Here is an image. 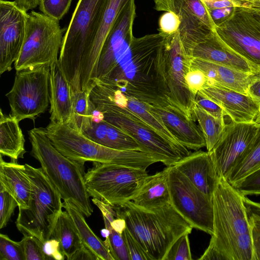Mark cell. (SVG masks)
<instances>
[{"instance_id": "obj_21", "label": "cell", "mask_w": 260, "mask_h": 260, "mask_svg": "<svg viewBox=\"0 0 260 260\" xmlns=\"http://www.w3.org/2000/svg\"><path fill=\"white\" fill-rule=\"evenodd\" d=\"M174 166L201 191L212 198L220 177L208 151L191 152Z\"/></svg>"}, {"instance_id": "obj_25", "label": "cell", "mask_w": 260, "mask_h": 260, "mask_svg": "<svg viewBox=\"0 0 260 260\" xmlns=\"http://www.w3.org/2000/svg\"><path fill=\"white\" fill-rule=\"evenodd\" d=\"M191 67L204 73L207 79L206 85L220 86L247 94L249 84L254 74L198 58H191Z\"/></svg>"}, {"instance_id": "obj_48", "label": "cell", "mask_w": 260, "mask_h": 260, "mask_svg": "<svg viewBox=\"0 0 260 260\" xmlns=\"http://www.w3.org/2000/svg\"><path fill=\"white\" fill-rule=\"evenodd\" d=\"M43 250L48 259L63 260L65 255L61 251L59 242L50 238L43 243Z\"/></svg>"}, {"instance_id": "obj_27", "label": "cell", "mask_w": 260, "mask_h": 260, "mask_svg": "<svg viewBox=\"0 0 260 260\" xmlns=\"http://www.w3.org/2000/svg\"><path fill=\"white\" fill-rule=\"evenodd\" d=\"M169 167L149 175L132 202L139 208L153 211L171 204L168 183Z\"/></svg>"}, {"instance_id": "obj_40", "label": "cell", "mask_w": 260, "mask_h": 260, "mask_svg": "<svg viewBox=\"0 0 260 260\" xmlns=\"http://www.w3.org/2000/svg\"><path fill=\"white\" fill-rule=\"evenodd\" d=\"M17 206L14 198L0 186V229L7 226Z\"/></svg>"}, {"instance_id": "obj_55", "label": "cell", "mask_w": 260, "mask_h": 260, "mask_svg": "<svg viewBox=\"0 0 260 260\" xmlns=\"http://www.w3.org/2000/svg\"><path fill=\"white\" fill-rule=\"evenodd\" d=\"M254 122L256 124H260V112H259V113L257 115V116H256V117L255 118Z\"/></svg>"}, {"instance_id": "obj_31", "label": "cell", "mask_w": 260, "mask_h": 260, "mask_svg": "<svg viewBox=\"0 0 260 260\" xmlns=\"http://www.w3.org/2000/svg\"><path fill=\"white\" fill-rule=\"evenodd\" d=\"M51 238L59 242L60 250L68 260H71L83 245L79 233L66 210L62 211L58 217Z\"/></svg>"}, {"instance_id": "obj_54", "label": "cell", "mask_w": 260, "mask_h": 260, "mask_svg": "<svg viewBox=\"0 0 260 260\" xmlns=\"http://www.w3.org/2000/svg\"><path fill=\"white\" fill-rule=\"evenodd\" d=\"M101 233L103 237L106 238L109 235V231L107 228H105L101 231Z\"/></svg>"}, {"instance_id": "obj_34", "label": "cell", "mask_w": 260, "mask_h": 260, "mask_svg": "<svg viewBox=\"0 0 260 260\" xmlns=\"http://www.w3.org/2000/svg\"><path fill=\"white\" fill-rule=\"evenodd\" d=\"M90 91H73V113L70 122L83 132L90 127L94 121L93 105L90 98Z\"/></svg>"}, {"instance_id": "obj_35", "label": "cell", "mask_w": 260, "mask_h": 260, "mask_svg": "<svg viewBox=\"0 0 260 260\" xmlns=\"http://www.w3.org/2000/svg\"><path fill=\"white\" fill-rule=\"evenodd\" d=\"M105 228L109 231V235L104 241L114 260H131L129 252L122 234L115 231L111 223L103 217Z\"/></svg>"}, {"instance_id": "obj_32", "label": "cell", "mask_w": 260, "mask_h": 260, "mask_svg": "<svg viewBox=\"0 0 260 260\" xmlns=\"http://www.w3.org/2000/svg\"><path fill=\"white\" fill-rule=\"evenodd\" d=\"M260 168V124L250 146L229 173L226 179L232 185Z\"/></svg>"}, {"instance_id": "obj_17", "label": "cell", "mask_w": 260, "mask_h": 260, "mask_svg": "<svg viewBox=\"0 0 260 260\" xmlns=\"http://www.w3.org/2000/svg\"><path fill=\"white\" fill-rule=\"evenodd\" d=\"M131 1H108L81 59V90H90L96 85L99 60L105 42L118 16Z\"/></svg>"}, {"instance_id": "obj_15", "label": "cell", "mask_w": 260, "mask_h": 260, "mask_svg": "<svg viewBox=\"0 0 260 260\" xmlns=\"http://www.w3.org/2000/svg\"><path fill=\"white\" fill-rule=\"evenodd\" d=\"M157 11L172 12L179 17L183 47L189 56L193 47L215 30L209 12L201 0H153Z\"/></svg>"}, {"instance_id": "obj_10", "label": "cell", "mask_w": 260, "mask_h": 260, "mask_svg": "<svg viewBox=\"0 0 260 260\" xmlns=\"http://www.w3.org/2000/svg\"><path fill=\"white\" fill-rule=\"evenodd\" d=\"M62 34L59 21L35 11L27 13L24 41L14 63L16 71L50 66L57 61Z\"/></svg>"}, {"instance_id": "obj_7", "label": "cell", "mask_w": 260, "mask_h": 260, "mask_svg": "<svg viewBox=\"0 0 260 260\" xmlns=\"http://www.w3.org/2000/svg\"><path fill=\"white\" fill-rule=\"evenodd\" d=\"M24 165L32 192L29 207L18 209L16 225L23 236H35L44 243L50 238L57 219L62 211V198L41 168L27 164Z\"/></svg>"}, {"instance_id": "obj_29", "label": "cell", "mask_w": 260, "mask_h": 260, "mask_svg": "<svg viewBox=\"0 0 260 260\" xmlns=\"http://www.w3.org/2000/svg\"><path fill=\"white\" fill-rule=\"evenodd\" d=\"M19 122L15 117L5 115L1 110L0 154L10 157L11 160L23 158L26 153L25 139Z\"/></svg>"}, {"instance_id": "obj_26", "label": "cell", "mask_w": 260, "mask_h": 260, "mask_svg": "<svg viewBox=\"0 0 260 260\" xmlns=\"http://www.w3.org/2000/svg\"><path fill=\"white\" fill-rule=\"evenodd\" d=\"M0 158V186L10 193L18 203V209L29 207L32 189L25 172L24 165L15 160L5 161Z\"/></svg>"}, {"instance_id": "obj_33", "label": "cell", "mask_w": 260, "mask_h": 260, "mask_svg": "<svg viewBox=\"0 0 260 260\" xmlns=\"http://www.w3.org/2000/svg\"><path fill=\"white\" fill-rule=\"evenodd\" d=\"M191 116L197 120L206 142L207 151H211L220 139L226 124L210 115L196 103L192 109Z\"/></svg>"}, {"instance_id": "obj_18", "label": "cell", "mask_w": 260, "mask_h": 260, "mask_svg": "<svg viewBox=\"0 0 260 260\" xmlns=\"http://www.w3.org/2000/svg\"><path fill=\"white\" fill-rule=\"evenodd\" d=\"M257 129L253 123H235L226 124L222 135L209 152L219 177L226 179L234 165L251 143Z\"/></svg>"}, {"instance_id": "obj_36", "label": "cell", "mask_w": 260, "mask_h": 260, "mask_svg": "<svg viewBox=\"0 0 260 260\" xmlns=\"http://www.w3.org/2000/svg\"><path fill=\"white\" fill-rule=\"evenodd\" d=\"M0 260H25L21 241H13L7 235L1 234Z\"/></svg>"}, {"instance_id": "obj_45", "label": "cell", "mask_w": 260, "mask_h": 260, "mask_svg": "<svg viewBox=\"0 0 260 260\" xmlns=\"http://www.w3.org/2000/svg\"><path fill=\"white\" fill-rule=\"evenodd\" d=\"M180 25V21L176 14L172 12H165L159 17L158 30L164 35H170L177 31Z\"/></svg>"}, {"instance_id": "obj_52", "label": "cell", "mask_w": 260, "mask_h": 260, "mask_svg": "<svg viewBox=\"0 0 260 260\" xmlns=\"http://www.w3.org/2000/svg\"><path fill=\"white\" fill-rule=\"evenodd\" d=\"M110 222L112 228L115 231L121 234H122L123 231L126 228V222L121 217L117 216L112 221Z\"/></svg>"}, {"instance_id": "obj_30", "label": "cell", "mask_w": 260, "mask_h": 260, "mask_svg": "<svg viewBox=\"0 0 260 260\" xmlns=\"http://www.w3.org/2000/svg\"><path fill=\"white\" fill-rule=\"evenodd\" d=\"M65 209L75 226L82 244L89 249L98 260H114L104 241H102L92 231L87 223L84 214L73 203L64 200Z\"/></svg>"}, {"instance_id": "obj_42", "label": "cell", "mask_w": 260, "mask_h": 260, "mask_svg": "<svg viewBox=\"0 0 260 260\" xmlns=\"http://www.w3.org/2000/svg\"><path fill=\"white\" fill-rule=\"evenodd\" d=\"M247 212L250 228L252 260H260V216Z\"/></svg>"}, {"instance_id": "obj_46", "label": "cell", "mask_w": 260, "mask_h": 260, "mask_svg": "<svg viewBox=\"0 0 260 260\" xmlns=\"http://www.w3.org/2000/svg\"><path fill=\"white\" fill-rule=\"evenodd\" d=\"M185 81L189 90L196 96L206 85L207 79L202 71L191 67L185 76Z\"/></svg>"}, {"instance_id": "obj_37", "label": "cell", "mask_w": 260, "mask_h": 260, "mask_svg": "<svg viewBox=\"0 0 260 260\" xmlns=\"http://www.w3.org/2000/svg\"><path fill=\"white\" fill-rule=\"evenodd\" d=\"M72 0H39V9L46 16L59 21L68 13Z\"/></svg>"}, {"instance_id": "obj_13", "label": "cell", "mask_w": 260, "mask_h": 260, "mask_svg": "<svg viewBox=\"0 0 260 260\" xmlns=\"http://www.w3.org/2000/svg\"><path fill=\"white\" fill-rule=\"evenodd\" d=\"M171 204L192 226L211 236L213 233L212 198L198 189L174 166L169 167Z\"/></svg>"}, {"instance_id": "obj_3", "label": "cell", "mask_w": 260, "mask_h": 260, "mask_svg": "<svg viewBox=\"0 0 260 260\" xmlns=\"http://www.w3.org/2000/svg\"><path fill=\"white\" fill-rule=\"evenodd\" d=\"M113 207L151 260H163L174 241L193 229L171 204L153 211L141 209L132 201Z\"/></svg>"}, {"instance_id": "obj_22", "label": "cell", "mask_w": 260, "mask_h": 260, "mask_svg": "<svg viewBox=\"0 0 260 260\" xmlns=\"http://www.w3.org/2000/svg\"><path fill=\"white\" fill-rule=\"evenodd\" d=\"M189 56L192 58L203 59L249 74L259 72L249 61L226 46L215 30H211L197 44Z\"/></svg>"}, {"instance_id": "obj_28", "label": "cell", "mask_w": 260, "mask_h": 260, "mask_svg": "<svg viewBox=\"0 0 260 260\" xmlns=\"http://www.w3.org/2000/svg\"><path fill=\"white\" fill-rule=\"evenodd\" d=\"M95 142L106 147L121 150L142 151L131 137L102 119L93 121L91 126L82 132Z\"/></svg>"}, {"instance_id": "obj_1", "label": "cell", "mask_w": 260, "mask_h": 260, "mask_svg": "<svg viewBox=\"0 0 260 260\" xmlns=\"http://www.w3.org/2000/svg\"><path fill=\"white\" fill-rule=\"evenodd\" d=\"M164 35L126 40L98 76L101 83L151 105L171 104L160 48Z\"/></svg>"}, {"instance_id": "obj_50", "label": "cell", "mask_w": 260, "mask_h": 260, "mask_svg": "<svg viewBox=\"0 0 260 260\" xmlns=\"http://www.w3.org/2000/svg\"><path fill=\"white\" fill-rule=\"evenodd\" d=\"M73 259L98 260L96 256L87 247L82 245L81 248L72 257Z\"/></svg>"}, {"instance_id": "obj_9", "label": "cell", "mask_w": 260, "mask_h": 260, "mask_svg": "<svg viewBox=\"0 0 260 260\" xmlns=\"http://www.w3.org/2000/svg\"><path fill=\"white\" fill-rule=\"evenodd\" d=\"M148 176L146 169L92 162L84 180L90 197L118 206L132 201Z\"/></svg>"}, {"instance_id": "obj_39", "label": "cell", "mask_w": 260, "mask_h": 260, "mask_svg": "<svg viewBox=\"0 0 260 260\" xmlns=\"http://www.w3.org/2000/svg\"><path fill=\"white\" fill-rule=\"evenodd\" d=\"M25 260H47L43 250V243L31 235L24 236L21 240Z\"/></svg>"}, {"instance_id": "obj_6", "label": "cell", "mask_w": 260, "mask_h": 260, "mask_svg": "<svg viewBox=\"0 0 260 260\" xmlns=\"http://www.w3.org/2000/svg\"><path fill=\"white\" fill-rule=\"evenodd\" d=\"M45 129L48 137L60 153L80 163L99 162L146 170L158 162L154 156L142 151L121 150L100 144L70 122H50Z\"/></svg>"}, {"instance_id": "obj_5", "label": "cell", "mask_w": 260, "mask_h": 260, "mask_svg": "<svg viewBox=\"0 0 260 260\" xmlns=\"http://www.w3.org/2000/svg\"><path fill=\"white\" fill-rule=\"evenodd\" d=\"M90 98L102 119L133 138L142 151L152 155L166 167L175 165L191 153L188 149L179 148L169 142L137 115L115 104L99 83L91 90Z\"/></svg>"}, {"instance_id": "obj_16", "label": "cell", "mask_w": 260, "mask_h": 260, "mask_svg": "<svg viewBox=\"0 0 260 260\" xmlns=\"http://www.w3.org/2000/svg\"><path fill=\"white\" fill-rule=\"evenodd\" d=\"M27 12L15 1H0V74L10 71L26 34Z\"/></svg>"}, {"instance_id": "obj_44", "label": "cell", "mask_w": 260, "mask_h": 260, "mask_svg": "<svg viewBox=\"0 0 260 260\" xmlns=\"http://www.w3.org/2000/svg\"><path fill=\"white\" fill-rule=\"evenodd\" d=\"M122 236L125 242L131 260H151L139 243L133 237L127 228L122 232Z\"/></svg>"}, {"instance_id": "obj_20", "label": "cell", "mask_w": 260, "mask_h": 260, "mask_svg": "<svg viewBox=\"0 0 260 260\" xmlns=\"http://www.w3.org/2000/svg\"><path fill=\"white\" fill-rule=\"evenodd\" d=\"M151 111L162 121L178 141L188 149L197 151L206 147L203 135L194 120L172 104H149Z\"/></svg>"}, {"instance_id": "obj_51", "label": "cell", "mask_w": 260, "mask_h": 260, "mask_svg": "<svg viewBox=\"0 0 260 260\" xmlns=\"http://www.w3.org/2000/svg\"><path fill=\"white\" fill-rule=\"evenodd\" d=\"M15 2L21 9L27 12L39 6V0H15Z\"/></svg>"}, {"instance_id": "obj_12", "label": "cell", "mask_w": 260, "mask_h": 260, "mask_svg": "<svg viewBox=\"0 0 260 260\" xmlns=\"http://www.w3.org/2000/svg\"><path fill=\"white\" fill-rule=\"evenodd\" d=\"M225 44L260 72V9L234 8L231 15L216 26Z\"/></svg>"}, {"instance_id": "obj_47", "label": "cell", "mask_w": 260, "mask_h": 260, "mask_svg": "<svg viewBox=\"0 0 260 260\" xmlns=\"http://www.w3.org/2000/svg\"><path fill=\"white\" fill-rule=\"evenodd\" d=\"M208 11L234 9L236 7L245 6V4L241 0H201Z\"/></svg>"}, {"instance_id": "obj_8", "label": "cell", "mask_w": 260, "mask_h": 260, "mask_svg": "<svg viewBox=\"0 0 260 260\" xmlns=\"http://www.w3.org/2000/svg\"><path fill=\"white\" fill-rule=\"evenodd\" d=\"M109 0H79L63 36L58 63L73 91L81 90L80 64Z\"/></svg>"}, {"instance_id": "obj_24", "label": "cell", "mask_w": 260, "mask_h": 260, "mask_svg": "<svg viewBox=\"0 0 260 260\" xmlns=\"http://www.w3.org/2000/svg\"><path fill=\"white\" fill-rule=\"evenodd\" d=\"M99 84L115 104L137 115L146 124L174 145L182 149L187 148L178 141L160 119L151 111L149 104L126 96L119 90L110 86Z\"/></svg>"}, {"instance_id": "obj_41", "label": "cell", "mask_w": 260, "mask_h": 260, "mask_svg": "<svg viewBox=\"0 0 260 260\" xmlns=\"http://www.w3.org/2000/svg\"><path fill=\"white\" fill-rule=\"evenodd\" d=\"M233 186L244 196L260 194V168Z\"/></svg>"}, {"instance_id": "obj_11", "label": "cell", "mask_w": 260, "mask_h": 260, "mask_svg": "<svg viewBox=\"0 0 260 260\" xmlns=\"http://www.w3.org/2000/svg\"><path fill=\"white\" fill-rule=\"evenodd\" d=\"M50 66L16 71L13 86L6 94L11 108L10 115L19 122L35 120L50 104Z\"/></svg>"}, {"instance_id": "obj_38", "label": "cell", "mask_w": 260, "mask_h": 260, "mask_svg": "<svg viewBox=\"0 0 260 260\" xmlns=\"http://www.w3.org/2000/svg\"><path fill=\"white\" fill-rule=\"evenodd\" d=\"M188 233L183 234L171 245L163 260H192Z\"/></svg>"}, {"instance_id": "obj_49", "label": "cell", "mask_w": 260, "mask_h": 260, "mask_svg": "<svg viewBox=\"0 0 260 260\" xmlns=\"http://www.w3.org/2000/svg\"><path fill=\"white\" fill-rule=\"evenodd\" d=\"M247 93L258 105L260 112V72L253 75L248 87Z\"/></svg>"}, {"instance_id": "obj_53", "label": "cell", "mask_w": 260, "mask_h": 260, "mask_svg": "<svg viewBox=\"0 0 260 260\" xmlns=\"http://www.w3.org/2000/svg\"><path fill=\"white\" fill-rule=\"evenodd\" d=\"M246 5V7L259 8L260 0H241Z\"/></svg>"}, {"instance_id": "obj_14", "label": "cell", "mask_w": 260, "mask_h": 260, "mask_svg": "<svg viewBox=\"0 0 260 260\" xmlns=\"http://www.w3.org/2000/svg\"><path fill=\"white\" fill-rule=\"evenodd\" d=\"M160 47L170 102L192 119L195 95L189 90L185 81V76L191 68V58L183 47L179 30L172 35H165Z\"/></svg>"}, {"instance_id": "obj_23", "label": "cell", "mask_w": 260, "mask_h": 260, "mask_svg": "<svg viewBox=\"0 0 260 260\" xmlns=\"http://www.w3.org/2000/svg\"><path fill=\"white\" fill-rule=\"evenodd\" d=\"M73 90L64 76L58 60L50 65V122H71L73 113Z\"/></svg>"}, {"instance_id": "obj_43", "label": "cell", "mask_w": 260, "mask_h": 260, "mask_svg": "<svg viewBox=\"0 0 260 260\" xmlns=\"http://www.w3.org/2000/svg\"><path fill=\"white\" fill-rule=\"evenodd\" d=\"M194 102L199 107L216 119L225 122V114L222 108L206 96L201 91L195 96Z\"/></svg>"}, {"instance_id": "obj_19", "label": "cell", "mask_w": 260, "mask_h": 260, "mask_svg": "<svg viewBox=\"0 0 260 260\" xmlns=\"http://www.w3.org/2000/svg\"><path fill=\"white\" fill-rule=\"evenodd\" d=\"M223 110L235 123H253L259 112L258 105L247 94L224 87L206 85L200 90Z\"/></svg>"}, {"instance_id": "obj_2", "label": "cell", "mask_w": 260, "mask_h": 260, "mask_svg": "<svg viewBox=\"0 0 260 260\" xmlns=\"http://www.w3.org/2000/svg\"><path fill=\"white\" fill-rule=\"evenodd\" d=\"M243 196L220 177L213 194V233L201 260H252L248 213Z\"/></svg>"}, {"instance_id": "obj_4", "label": "cell", "mask_w": 260, "mask_h": 260, "mask_svg": "<svg viewBox=\"0 0 260 260\" xmlns=\"http://www.w3.org/2000/svg\"><path fill=\"white\" fill-rule=\"evenodd\" d=\"M31 155L59 192L62 199L73 203L87 217L93 213L84 180V164L71 160L60 153L48 137L45 128L28 132Z\"/></svg>"}]
</instances>
